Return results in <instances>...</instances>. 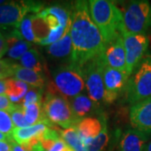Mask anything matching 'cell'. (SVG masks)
<instances>
[{
    "instance_id": "obj_1",
    "label": "cell",
    "mask_w": 151,
    "mask_h": 151,
    "mask_svg": "<svg viewBox=\"0 0 151 151\" xmlns=\"http://www.w3.org/2000/svg\"><path fill=\"white\" fill-rule=\"evenodd\" d=\"M70 35L72 44L70 64L81 67L102 54L105 42L92 20L87 1H76L70 9Z\"/></svg>"
},
{
    "instance_id": "obj_2",
    "label": "cell",
    "mask_w": 151,
    "mask_h": 151,
    "mask_svg": "<svg viewBox=\"0 0 151 151\" xmlns=\"http://www.w3.org/2000/svg\"><path fill=\"white\" fill-rule=\"evenodd\" d=\"M88 6L92 20L102 34L105 45L122 35L123 15L114 3L108 0H91Z\"/></svg>"
},
{
    "instance_id": "obj_3",
    "label": "cell",
    "mask_w": 151,
    "mask_h": 151,
    "mask_svg": "<svg viewBox=\"0 0 151 151\" xmlns=\"http://www.w3.org/2000/svg\"><path fill=\"white\" fill-rule=\"evenodd\" d=\"M122 34L145 35L151 29V4L148 1H132L121 10Z\"/></svg>"
},
{
    "instance_id": "obj_4",
    "label": "cell",
    "mask_w": 151,
    "mask_h": 151,
    "mask_svg": "<svg viewBox=\"0 0 151 151\" xmlns=\"http://www.w3.org/2000/svg\"><path fill=\"white\" fill-rule=\"evenodd\" d=\"M42 107L46 119L65 129L76 127L80 121L72 111L69 101L57 93L46 92Z\"/></svg>"
},
{
    "instance_id": "obj_5",
    "label": "cell",
    "mask_w": 151,
    "mask_h": 151,
    "mask_svg": "<svg viewBox=\"0 0 151 151\" xmlns=\"http://www.w3.org/2000/svg\"><path fill=\"white\" fill-rule=\"evenodd\" d=\"M52 76L54 86L60 94L67 100L81 94L85 88L81 67L70 63L56 68Z\"/></svg>"
},
{
    "instance_id": "obj_6",
    "label": "cell",
    "mask_w": 151,
    "mask_h": 151,
    "mask_svg": "<svg viewBox=\"0 0 151 151\" xmlns=\"http://www.w3.org/2000/svg\"><path fill=\"white\" fill-rule=\"evenodd\" d=\"M128 103L134 105L151 97V55H146L125 87Z\"/></svg>"
},
{
    "instance_id": "obj_7",
    "label": "cell",
    "mask_w": 151,
    "mask_h": 151,
    "mask_svg": "<svg viewBox=\"0 0 151 151\" xmlns=\"http://www.w3.org/2000/svg\"><path fill=\"white\" fill-rule=\"evenodd\" d=\"M106 62L103 52L88 60L81 67L88 97L97 104L104 100V83H103V69Z\"/></svg>"
},
{
    "instance_id": "obj_8",
    "label": "cell",
    "mask_w": 151,
    "mask_h": 151,
    "mask_svg": "<svg viewBox=\"0 0 151 151\" xmlns=\"http://www.w3.org/2000/svg\"><path fill=\"white\" fill-rule=\"evenodd\" d=\"M43 10V4L35 1H17L0 5V27L16 29L29 13L39 14Z\"/></svg>"
},
{
    "instance_id": "obj_9",
    "label": "cell",
    "mask_w": 151,
    "mask_h": 151,
    "mask_svg": "<svg viewBox=\"0 0 151 151\" xmlns=\"http://www.w3.org/2000/svg\"><path fill=\"white\" fill-rule=\"evenodd\" d=\"M122 36L126 54L127 73L130 76L147 51L150 40L145 35L124 33Z\"/></svg>"
},
{
    "instance_id": "obj_10",
    "label": "cell",
    "mask_w": 151,
    "mask_h": 151,
    "mask_svg": "<svg viewBox=\"0 0 151 151\" xmlns=\"http://www.w3.org/2000/svg\"><path fill=\"white\" fill-rule=\"evenodd\" d=\"M129 77L124 71L105 65L103 69V83L105 88L103 103H113L118 98L119 93L125 90Z\"/></svg>"
},
{
    "instance_id": "obj_11",
    "label": "cell",
    "mask_w": 151,
    "mask_h": 151,
    "mask_svg": "<svg viewBox=\"0 0 151 151\" xmlns=\"http://www.w3.org/2000/svg\"><path fill=\"white\" fill-rule=\"evenodd\" d=\"M129 118L133 129L151 135V97L132 105Z\"/></svg>"
},
{
    "instance_id": "obj_12",
    "label": "cell",
    "mask_w": 151,
    "mask_h": 151,
    "mask_svg": "<svg viewBox=\"0 0 151 151\" xmlns=\"http://www.w3.org/2000/svg\"><path fill=\"white\" fill-rule=\"evenodd\" d=\"M103 56L108 66L127 73L126 54L122 35L105 45Z\"/></svg>"
},
{
    "instance_id": "obj_13",
    "label": "cell",
    "mask_w": 151,
    "mask_h": 151,
    "mask_svg": "<svg viewBox=\"0 0 151 151\" xmlns=\"http://www.w3.org/2000/svg\"><path fill=\"white\" fill-rule=\"evenodd\" d=\"M147 144L148 136L132 128L121 136L118 151H145Z\"/></svg>"
},
{
    "instance_id": "obj_14",
    "label": "cell",
    "mask_w": 151,
    "mask_h": 151,
    "mask_svg": "<svg viewBox=\"0 0 151 151\" xmlns=\"http://www.w3.org/2000/svg\"><path fill=\"white\" fill-rule=\"evenodd\" d=\"M106 122L104 116L99 118L87 117L81 119L76 126L82 140L94 139L100 134L103 128V125Z\"/></svg>"
},
{
    "instance_id": "obj_15",
    "label": "cell",
    "mask_w": 151,
    "mask_h": 151,
    "mask_svg": "<svg viewBox=\"0 0 151 151\" xmlns=\"http://www.w3.org/2000/svg\"><path fill=\"white\" fill-rule=\"evenodd\" d=\"M8 44V55L12 59L19 60L23 55L30 50L31 43L24 40L17 29H14L5 37Z\"/></svg>"
},
{
    "instance_id": "obj_16",
    "label": "cell",
    "mask_w": 151,
    "mask_h": 151,
    "mask_svg": "<svg viewBox=\"0 0 151 151\" xmlns=\"http://www.w3.org/2000/svg\"><path fill=\"white\" fill-rule=\"evenodd\" d=\"M13 76L17 80L24 81L29 86L43 89L45 85V79L42 73L23 67L19 64L14 63Z\"/></svg>"
},
{
    "instance_id": "obj_17",
    "label": "cell",
    "mask_w": 151,
    "mask_h": 151,
    "mask_svg": "<svg viewBox=\"0 0 151 151\" xmlns=\"http://www.w3.org/2000/svg\"><path fill=\"white\" fill-rule=\"evenodd\" d=\"M70 19L68 25L65 28V31L61 39L57 42L47 46L46 52L50 56L56 59H63L66 57H70V59L72 44L70 35Z\"/></svg>"
},
{
    "instance_id": "obj_18",
    "label": "cell",
    "mask_w": 151,
    "mask_h": 151,
    "mask_svg": "<svg viewBox=\"0 0 151 151\" xmlns=\"http://www.w3.org/2000/svg\"><path fill=\"white\" fill-rule=\"evenodd\" d=\"M69 103L72 111L80 120L89 117V115L94 113L99 106V104L93 102L90 97L84 94H80L71 98Z\"/></svg>"
},
{
    "instance_id": "obj_19",
    "label": "cell",
    "mask_w": 151,
    "mask_h": 151,
    "mask_svg": "<svg viewBox=\"0 0 151 151\" xmlns=\"http://www.w3.org/2000/svg\"><path fill=\"white\" fill-rule=\"evenodd\" d=\"M7 91L6 95L9 98L12 103L17 106H21L22 101L25 97L30 86H29L24 81L17 80L15 78L6 79Z\"/></svg>"
},
{
    "instance_id": "obj_20",
    "label": "cell",
    "mask_w": 151,
    "mask_h": 151,
    "mask_svg": "<svg viewBox=\"0 0 151 151\" xmlns=\"http://www.w3.org/2000/svg\"><path fill=\"white\" fill-rule=\"evenodd\" d=\"M48 128L45 124H38L26 128H14L12 133V138L18 145H22L40 136Z\"/></svg>"
},
{
    "instance_id": "obj_21",
    "label": "cell",
    "mask_w": 151,
    "mask_h": 151,
    "mask_svg": "<svg viewBox=\"0 0 151 151\" xmlns=\"http://www.w3.org/2000/svg\"><path fill=\"white\" fill-rule=\"evenodd\" d=\"M19 65L24 68L43 74L45 65L42 57L35 49H30L19 59Z\"/></svg>"
},
{
    "instance_id": "obj_22",
    "label": "cell",
    "mask_w": 151,
    "mask_h": 151,
    "mask_svg": "<svg viewBox=\"0 0 151 151\" xmlns=\"http://www.w3.org/2000/svg\"><path fill=\"white\" fill-rule=\"evenodd\" d=\"M110 137L108 134L107 122L103 125L100 134L94 139L83 140L86 151H108Z\"/></svg>"
},
{
    "instance_id": "obj_23",
    "label": "cell",
    "mask_w": 151,
    "mask_h": 151,
    "mask_svg": "<svg viewBox=\"0 0 151 151\" xmlns=\"http://www.w3.org/2000/svg\"><path fill=\"white\" fill-rule=\"evenodd\" d=\"M59 134L65 144L70 146L74 151H86L83 140L76 127L60 130Z\"/></svg>"
},
{
    "instance_id": "obj_24",
    "label": "cell",
    "mask_w": 151,
    "mask_h": 151,
    "mask_svg": "<svg viewBox=\"0 0 151 151\" xmlns=\"http://www.w3.org/2000/svg\"><path fill=\"white\" fill-rule=\"evenodd\" d=\"M31 22L34 35L36 38L37 44L40 45L42 40L47 38L50 32V29L45 18L40 13L31 15Z\"/></svg>"
},
{
    "instance_id": "obj_25",
    "label": "cell",
    "mask_w": 151,
    "mask_h": 151,
    "mask_svg": "<svg viewBox=\"0 0 151 151\" xmlns=\"http://www.w3.org/2000/svg\"><path fill=\"white\" fill-rule=\"evenodd\" d=\"M43 11L46 14L55 16L60 22V24L66 28L70 19V9H66L60 5H52L44 9Z\"/></svg>"
},
{
    "instance_id": "obj_26",
    "label": "cell",
    "mask_w": 151,
    "mask_h": 151,
    "mask_svg": "<svg viewBox=\"0 0 151 151\" xmlns=\"http://www.w3.org/2000/svg\"><path fill=\"white\" fill-rule=\"evenodd\" d=\"M31 15L32 14H29L24 17L16 29L24 40H26L29 43L37 44L36 38L35 36L34 31H33Z\"/></svg>"
},
{
    "instance_id": "obj_27",
    "label": "cell",
    "mask_w": 151,
    "mask_h": 151,
    "mask_svg": "<svg viewBox=\"0 0 151 151\" xmlns=\"http://www.w3.org/2000/svg\"><path fill=\"white\" fill-rule=\"evenodd\" d=\"M42 94H43V89L30 86L25 97H24L22 101L21 106L23 108H24L26 106L31 105L34 103H43Z\"/></svg>"
},
{
    "instance_id": "obj_28",
    "label": "cell",
    "mask_w": 151,
    "mask_h": 151,
    "mask_svg": "<svg viewBox=\"0 0 151 151\" xmlns=\"http://www.w3.org/2000/svg\"><path fill=\"white\" fill-rule=\"evenodd\" d=\"M14 129V125L11 119L9 113L6 111L0 110V132L8 136L9 139L12 138V133Z\"/></svg>"
},
{
    "instance_id": "obj_29",
    "label": "cell",
    "mask_w": 151,
    "mask_h": 151,
    "mask_svg": "<svg viewBox=\"0 0 151 151\" xmlns=\"http://www.w3.org/2000/svg\"><path fill=\"white\" fill-rule=\"evenodd\" d=\"M11 116V119L13 121V124L14 125V128H26L29 127L27 124L24 113V109L22 106H17L15 105L14 108L9 113Z\"/></svg>"
},
{
    "instance_id": "obj_30",
    "label": "cell",
    "mask_w": 151,
    "mask_h": 151,
    "mask_svg": "<svg viewBox=\"0 0 151 151\" xmlns=\"http://www.w3.org/2000/svg\"><path fill=\"white\" fill-rule=\"evenodd\" d=\"M65 31V28L63 27V26H59V27L55 29H50V32L47 38L42 40L40 45H44V46H49V45H50L52 44L57 42L63 36Z\"/></svg>"
},
{
    "instance_id": "obj_31",
    "label": "cell",
    "mask_w": 151,
    "mask_h": 151,
    "mask_svg": "<svg viewBox=\"0 0 151 151\" xmlns=\"http://www.w3.org/2000/svg\"><path fill=\"white\" fill-rule=\"evenodd\" d=\"M14 63L8 60H0V80L13 76Z\"/></svg>"
},
{
    "instance_id": "obj_32",
    "label": "cell",
    "mask_w": 151,
    "mask_h": 151,
    "mask_svg": "<svg viewBox=\"0 0 151 151\" xmlns=\"http://www.w3.org/2000/svg\"><path fill=\"white\" fill-rule=\"evenodd\" d=\"M40 136L35 137L32 139L27 141L22 145H19L21 146L22 149L25 151H45L43 146L40 140Z\"/></svg>"
},
{
    "instance_id": "obj_33",
    "label": "cell",
    "mask_w": 151,
    "mask_h": 151,
    "mask_svg": "<svg viewBox=\"0 0 151 151\" xmlns=\"http://www.w3.org/2000/svg\"><path fill=\"white\" fill-rule=\"evenodd\" d=\"M15 105L11 102L7 95H0V110L9 113L14 108Z\"/></svg>"
},
{
    "instance_id": "obj_34",
    "label": "cell",
    "mask_w": 151,
    "mask_h": 151,
    "mask_svg": "<svg viewBox=\"0 0 151 151\" xmlns=\"http://www.w3.org/2000/svg\"><path fill=\"white\" fill-rule=\"evenodd\" d=\"M48 151H74L70 146L65 144V142L61 138L57 141L54 146Z\"/></svg>"
},
{
    "instance_id": "obj_35",
    "label": "cell",
    "mask_w": 151,
    "mask_h": 151,
    "mask_svg": "<svg viewBox=\"0 0 151 151\" xmlns=\"http://www.w3.org/2000/svg\"><path fill=\"white\" fill-rule=\"evenodd\" d=\"M8 44L6 41L5 37L0 32V59L5 55L6 52H8Z\"/></svg>"
},
{
    "instance_id": "obj_36",
    "label": "cell",
    "mask_w": 151,
    "mask_h": 151,
    "mask_svg": "<svg viewBox=\"0 0 151 151\" xmlns=\"http://www.w3.org/2000/svg\"><path fill=\"white\" fill-rule=\"evenodd\" d=\"M0 151H13L9 141H0Z\"/></svg>"
},
{
    "instance_id": "obj_37",
    "label": "cell",
    "mask_w": 151,
    "mask_h": 151,
    "mask_svg": "<svg viewBox=\"0 0 151 151\" xmlns=\"http://www.w3.org/2000/svg\"><path fill=\"white\" fill-rule=\"evenodd\" d=\"M9 143H10L11 146H12V150H13V151H25L24 150H23L21 146L19 145H18L14 139L9 141Z\"/></svg>"
},
{
    "instance_id": "obj_38",
    "label": "cell",
    "mask_w": 151,
    "mask_h": 151,
    "mask_svg": "<svg viewBox=\"0 0 151 151\" xmlns=\"http://www.w3.org/2000/svg\"><path fill=\"white\" fill-rule=\"evenodd\" d=\"M7 86L5 80H0V95H6Z\"/></svg>"
},
{
    "instance_id": "obj_39",
    "label": "cell",
    "mask_w": 151,
    "mask_h": 151,
    "mask_svg": "<svg viewBox=\"0 0 151 151\" xmlns=\"http://www.w3.org/2000/svg\"><path fill=\"white\" fill-rule=\"evenodd\" d=\"M13 140V139H9L8 136H6L5 134H4L3 133L0 132V141H11Z\"/></svg>"
},
{
    "instance_id": "obj_40",
    "label": "cell",
    "mask_w": 151,
    "mask_h": 151,
    "mask_svg": "<svg viewBox=\"0 0 151 151\" xmlns=\"http://www.w3.org/2000/svg\"><path fill=\"white\" fill-rule=\"evenodd\" d=\"M145 151H151V141H150V142L146 145Z\"/></svg>"
},
{
    "instance_id": "obj_41",
    "label": "cell",
    "mask_w": 151,
    "mask_h": 151,
    "mask_svg": "<svg viewBox=\"0 0 151 151\" xmlns=\"http://www.w3.org/2000/svg\"><path fill=\"white\" fill-rule=\"evenodd\" d=\"M4 3H5V1H3V0H0V5H1V4H3Z\"/></svg>"
}]
</instances>
